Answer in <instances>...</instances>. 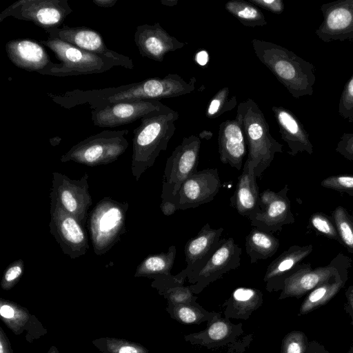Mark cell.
Masks as SVG:
<instances>
[{"instance_id": "cell-36", "label": "cell", "mask_w": 353, "mask_h": 353, "mask_svg": "<svg viewBox=\"0 0 353 353\" xmlns=\"http://www.w3.org/2000/svg\"><path fill=\"white\" fill-rule=\"evenodd\" d=\"M310 223L312 228L319 234L341 243L335 225L326 215L319 212L314 213L310 219Z\"/></svg>"}, {"instance_id": "cell-50", "label": "cell", "mask_w": 353, "mask_h": 353, "mask_svg": "<svg viewBox=\"0 0 353 353\" xmlns=\"http://www.w3.org/2000/svg\"><path fill=\"white\" fill-rule=\"evenodd\" d=\"M0 349H1L0 353H3V347H2L1 343H0Z\"/></svg>"}, {"instance_id": "cell-26", "label": "cell", "mask_w": 353, "mask_h": 353, "mask_svg": "<svg viewBox=\"0 0 353 353\" xmlns=\"http://www.w3.org/2000/svg\"><path fill=\"white\" fill-rule=\"evenodd\" d=\"M228 319H223L219 314L208 322V327L198 333L185 336L192 343L207 347H215L234 342L236 338L243 332L241 325H234Z\"/></svg>"}, {"instance_id": "cell-18", "label": "cell", "mask_w": 353, "mask_h": 353, "mask_svg": "<svg viewBox=\"0 0 353 353\" xmlns=\"http://www.w3.org/2000/svg\"><path fill=\"white\" fill-rule=\"evenodd\" d=\"M242 250L232 237L221 239L219 245L190 287L194 294L241 265Z\"/></svg>"}, {"instance_id": "cell-19", "label": "cell", "mask_w": 353, "mask_h": 353, "mask_svg": "<svg viewBox=\"0 0 353 353\" xmlns=\"http://www.w3.org/2000/svg\"><path fill=\"white\" fill-rule=\"evenodd\" d=\"M48 37L57 38L83 50L99 55L106 56L125 63L130 68H134L132 59L109 49L101 34L85 26L63 27L45 30Z\"/></svg>"}, {"instance_id": "cell-38", "label": "cell", "mask_w": 353, "mask_h": 353, "mask_svg": "<svg viewBox=\"0 0 353 353\" xmlns=\"http://www.w3.org/2000/svg\"><path fill=\"white\" fill-rule=\"evenodd\" d=\"M321 185L353 196V176L333 175L323 179Z\"/></svg>"}, {"instance_id": "cell-9", "label": "cell", "mask_w": 353, "mask_h": 353, "mask_svg": "<svg viewBox=\"0 0 353 353\" xmlns=\"http://www.w3.org/2000/svg\"><path fill=\"white\" fill-rule=\"evenodd\" d=\"M72 12L67 0H18L0 13V23L10 17L31 21L45 30L60 27Z\"/></svg>"}, {"instance_id": "cell-1", "label": "cell", "mask_w": 353, "mask_h": 353, "mask_svg": "<svg viewBox=\"0 0 353 353\" xmlns=\"http://www.w3.org/2000/svg\"><path fill=\"white\" fill-rule=\"evenodd\" d=\"M196 78L185 81L177 74L152 77L115 88L98 90H73L58 94L57 104L65 108L88 104L91 109L108 104L139 100H158L177 97L195 90Z\"/></svg>"}, {"instance_id": "cell-43", "label": "cell", "mask_w": 353, "mask_h": 353, "mask_svg": "<svg viewBox=\"0 0 353 353\" xmlns=\"http://www.w3.org/2000/svg\"><path fill=\"white\" fill-rule=\"evenodd\" d=\"M160 208L163 214L165 216H170L179 210L177 203L175 201H161Z\"/></svg>"}, {"instance_id": "cell-8", "label": "cell", "mask_w": 353, "mask_h": 353, "mask_svg": "<svg viewBox=\"0 0 353 353\" xmlns=\"http://www.w3.org/2000/svg\"><path fill=\"white\" fill-rule=\"evenodd\" d=\"M201 145L198 136L184 137L168 158L162 179L161 201H174L183 183L197 172Z\"/></svg>"}, {"instance_id": "cell-6", "label": "cell", "mask_w": 353, "mask_h": 353, "mask_svg": "<svg viewBox=\"0 0 353 353\" xmlns=\"http://www.w3.org/2000/svg\"><path fill=\"white\" fill-rule=\"evenodd\" d=\"M128 206L126 201L105 196L90 212L88 223L94 252L97 256L107 253L125 233Z\"/></svg>"}, {"instance_id": "cell-34", "label": "cell", "mask_w": 353, "mask_h": 353, "mask_svg": "<svg viewBox=\"0 0 353 353\" xmlns=\"http://www.w3.org/2000/svg\"><path fill=\"white\" fill-rule=\"evenodd\" d=\"M332 219L343 244L350 252L353 253V218L346 210L337 207L332 214Z\"/></svg>"}, {"instance_id": "cell-51", "label": "cell", "mask_w": 353, "mask_h": 353, "mask_svg": "<svg viewBox=\"0 0 353 353\" xmlns=\"http://www.w3.org/2000/svg\"><path fill=\"white\" fill-rule=\"evenodd\" d=\"M352 218H353V212H352Z\"/></svg>"}, {"instance_id": "cell-44", "label": "cell", "mask_w": 353, "mask_h": 353, "mask_svg": "<svg viewBox=\"0 0 353 353\" xmlns=\"http://www.w3.org/2000/svg\"><path fill=\"white\" fill-rule=\"evenodd\" d=\"M209 61V55L206 50H202L195 54V61L201 67L205 66Z\"/></svg>"}, {"instance_id": "cell-25", "label": "cell", "mask_w": 353, "mask_h": 353, "mask_svg": "<svg viewBox=\"0 0 353 353\" xmlns=\"http://www.w3.org/2000/svg\"><path fill=\"white\" fill-rule=\"evenodd\" d=\"M230 201L236 212L247 218L260 211V193L256 176L253 169L245 163Z\"/></svg>"}, {"instance_id": "cell-31", "label": "cell", "mask_w": 353, "mask_h": 353, "mask_svg": "<svg viewBox=\"0 0 353 353\" xmlns=\"http://www.w3.org/2000/svg\"><path fill=\"white\" fill-rule=\"evenodd\" d=\"M345 280L341 273L334 279L314 288L303 302L300 314H305L314 309L326 303L343 286Z\"/></svg>"}, {"instance_id": "cell-33", "label": "cell", "mask_w": 353, "mask_h": 353, "mask_svg": "<svg viewBox=\"0 0 353 353\" xmlns=\"http://www.w3.org/2000/svg\"><path fill=\"white\" fill-rule=\"evenodd\" d=\"M168 311L172 319L185 324L210 322L216 314L203 309L199 303H169Z\"/></svg>"}, {"instance_id": "cell-10", "label": "cell", "mask_w": 353, "mask_h": 353, "mask_svg": "<svg viewBox=\"0 0 353 353\" xmlns=\"http://www.w3.org/2000/svg\"><path fill=\"white\" fill-rule=\"evenodd\" d=\"M88 178L87 173L79 179H73L54 172L50 192V198L54 199L63 210L74 216L84 227L88 210L92 204Z\"/></svg>"}, {"instance_id": "cell-12", "label": "cell", "mask_w": 353, "mask_h": 353, "mask_svg": "<svg viewBox=\"0 0 353 353\" xmlns=\"http://www.w3.org/2000/svg\"><path fill=\"white\" fill-rule=\"evenodd\" d=\"M288 185L279 192L270 189L260 193V211L248 217L252 227L272 233L281 231L285 225L295 221L288 196Z\"/></svg>"}, {"instance_id": "cell-14", "label": "cell", "mask_w": 353, "mask_h": 353, "mask_svg": "<svg viewBox=\"0 0 353 353\" xmlns=\"http://www.w3.org/2000/svg\"><path fill=\"white\" fill-rule=\"evenodd\" d=\"M348 259L339 255L327 266L312 269L310 263H301L285 280L279 299L300 297L311 290L328 282L341 273Z\"/></svg>"}, {"instance_id": "cell-41", "label": "cell", "mask_w": 353, "mask_h": 353, "mask_svg": "<svg viewBox=\"0 0 353 353\" xmlns=\"http://www.w3.org/2000/svg\"><path fill=\"white\" fill-rule=\"evenodd\" d=\"M24 268V263L21 259L12 262L4 272L3 281L5 284H11L16 281L22 274Z\"/></svg>"}, {"instance_id": "cell-17", "label": "cell", "mask_w": 353, "mask_h": 353, "mask_svg": "<svg viewBox=\"0 0 353 353\" xmlns=\"http://www.w3.org/2000/svg\"><path fill=\"white\" fill-rule=\"evenodd\" d=\"M221 187L217 168H207L187 179L174 199L179 210L195 208L212 201Z\"/></svg>"}, {"instance_id": "cell-46", "label": "cell", "mask_w": 353, "mask_h": 353, "mask_svg": "<svg viewBox=\"0 0 353 353\" xmlns=\"http://www.w3.org/2000/svg\"><path fill=\"white\" fill-rule=\"evenodd\" d=\"M92 2L99 7L111 8L116 4L117 0H93Z\"/></svg>"}, {"instance_id": "cell-30", "label": "cell", "mask_w": 353, "mask_h": 353, "mask_svg": "<svg viewBox=\"0 0 353 353\" xmlns=\"http://www.w3.org/2000/svg\"><path fill=\"white\" fill-rule=\"evenodd\" d=\"M153 284H155L168 300L169 303H196L197 297L194 296L190 285L185 286V281L177 279L174 275L157 276Z\"/></svg>"}, {"instance_id": "cell-4", "label": "cell", "mask_w": 353, "mask_h": 353, "mask_svg": "<svg viewBox=\"0 0 353 353\" xmlns=\"http://www.w3.org/2000/svg\"><path fill=\"white\" fill-rule=\"evenodd\" d=\"M244 130L248 158L245 164L253 169L261 179L269 168L276 153L283 152V145L270 134L269 124L258 104L252 99L241 102L236 110Z\"/></svg>"}, {"instance_id": "cell-29", "label": "cell", "mask_w": 353, "mask_h": 353, "mask_svg": "<svg viewBox=\"0 0 353 353\" xmlns=\"http://www.w3.org/2000/svg\"><path fill=\"white\" fill-rule=\"evenodd\" d=\"M176 254V246L170 245L166 252L147 256L137 266L135 276L152 278L170 276Z\"/></svg>"}, {"instance_id": "cell-47", "label": "cell", "mask_w": 353, "mask_h": 353, "mask_svg": "<svg viewBox=\"0 0 353 353\" xmlns=\"http://www.w3.org/2000/svg\"><path fill=\"white\" fill-rule=\"evenodd\" d=\"M119 353H139V351L132 346H123L119 349Z\"/></svg>"}, {"instance_id": "cell-48", "label": "cell", "mask_w": 353, "mask_h": 353, "mask_svg": "<svg viewBox=\"0 0 353 353\" xmlns=\"http://www.w3.org/2000/svg\"><path fill=\"white\" fill-rule=\"evenodd\" d=\"M177 0H163L161 1V3L165 6H173L177 3Z\"/></svg>"}, {"instance_id": "cell-20", "label": "cell", "mask_w": 353, "mask_h": 353, "mask_svg": "<svg viewBox=\"0 0 353 353\" xmlns=\"http://www.w3.org/2000/svg\"><path fill=\"white\" fill-rule=\"evenodd\" d=\"M134 40L142 57L158 62H162L168 52L181 49L185 45L171 36L159 22L138 26Z\"/></svg>"}, {"instance_id": "cell-21", "label": "cell", "mask_w": 353, "mask_h": 353, "mask_svg": "<svg viewBox=\"0 0 353 353\" xmlns=\"http://www.w3.org/2000/svg\"><path fill=\"white\" fill-rule=\"evenodd\" d=\"M247 142L241 120L237 115L219 126L218 151L223 163L241 170L247 154Z\"/></svg>"}, {"instance_id": "cell-5", "label": "cell", "mask_w": 353, "mask_h": 353, "mask_svg": "<svg viewBox=\"0 0 353 353\" xmlns=\"http://www.w3.org/2000/svg\"><path fill=\"white\" fill-rule=\"evenodd\" d=\"M39 43L51 50L61 61L45 75L64 77L99 74L117 66L130 70L122 61L83 50L57 38L48 37Z\"/></svg>"}, {"instance_id": "cell-7", "label": "cell", "mask_w": 353, "mask_h": 353, "mask_svg": "<svg viewBox=\"0 0 353 353\" xmlns=\"http://www.w3.org/2000/svg\"><path fill=\"white\" fill-rule=\"evenodd\" d=\"M128 130H104L73 145L61 157L62 163L74 161L90 167L106 165L118 159L128 147Z\"/></svg>"}, {"instance_id": "cell-32", "label": "cell", "mask_w": 353, "mask_h": 353, "mask_svg": "<svg viewBox=\"0 0 353 353\" xmlns=\"http://www.w3.org/2000/svg\"><path fill=\"white\" fill-rule=\"evenodd\" d=\"M225 8L245 26L254 28L268 24L263 13L250 1L230 0Z\"/></svg>"}, {"instance_id": "cell-37", "label": "cell", "mask_w": 353, "mask_h": 353, "mask_svg": "<svg viewBox=\"0 0 353 353\" xmlns=\"http://www.w3.org/2000/svg\"><path fill=\"white\" fill-rule=\"evenodd\" d=\"M338 112L348 122H353V74L346 82L341 92Z\"/></svg>"}, {"instance_id": "cell-39", "label": "cell", "mask_w": 353, "mask_h": 353, "mask_svg": "<svg viewBox=\"0 0 353 353\" xmlns=\"http://www.w3.org/2000/svg\"><path fill=\"white\" fill-rule=\"evenodd\" d=\"M305 336L299 331L288 334L282 341L281 353H305Z\"/></svg>"}, {"instance_id": "cell-15", "label": "cell", "mask_w": 353, "mask_h": 353, "mask_svg": "<svg viewBox=\"0 0 353 353\" xmlns=\"http://www.w3.org/2000/svg\"><path fill=\"white\" fill-rule=\"evenodd\" d=\"M166 107L158 100L119 102L92 109L91 119L95 126L114 128L134 122Z\"/></svg>"}, {"instance_id": "cell-45", "label": "cell", "mask_w": 353, "mask_h": 353, "mask_svg": "<svg viewBox=\"0 0 353 353\" xmlns=\"http://www.w3.org/2000/svg\"><path fill=\"white\" fill-rule=\"evenodd\" d=\"M0 314L1 316L6 319H11L14 316V310L8 305H3L1 307Z\"/></svg>"}, {"instance_id": "cell-13", "label": "cell", "mask_w": 353, "mask_h": 353, "mask_svg": "<svg viewBox=\"0 0 353 353\" xmlns=\"http://www.w3.org/2000/svg\"><path fill=\"white\" fill-rule=\"evenodd\" d=\"M223 228H212L205 223L199 232L186 243L184 248L186 267L174 276L181 281L188 280L191 285L199 272L218 248Z\"/></svg>"}, {"instance_id": "cell-24", "label": "cell", "mask_w": 353, "mask_h": 353, "mask_svg": "<svg viewBox=\"0 0 353 353\" xmlns=\"http://www.w3.org/2000/svg\"><path fill=\"white\" fill-rule=\"evenodd\" d=\"M272 110L278 124L281 139L288 144L291 156L306 152L312 154L313 145L310 136L297 117L290 110L283 106H273Z\"/></svg>"}, {"instance_id": "cell-42", "label": "cell", "mask_w": 353, "mask_h": 353, "mask_svg": "<svg viewBox=\"0 0 353 353\" xmlns=\"http://www.w3.org/2000/svg\"><path fill=\"white\" fill-rule=\"evenodd\" d=\"M249 1L256 6L276 14H281L284 10V3L282 0H250Z\"/></svg>"}, {"instance_id": "cell-23", "label": "cell", "mask_w": 353, "mask_h": 353, "mask_svg": "<svg viewBox=\"0 0 353 353\" xmlns=\"http://www.w3.org/2000/svg\"><path fill=\"white\" fill-rule=\"evenodd\" d=\"M313 246L294 245L282 252L267 267L263 281L269 292L282 290L285 280L312 251Z\"/></svg>"}, {"instance_id": "cell-27", "label": "cell", "mask_w": 353, "mask_h": 353, "mask_svg": "<svg viewBox=\"0 0 353 353\" xmlns=\"http://www.w3.org/2000/svg\"><path fill=\"white\" fill-rule=\"evenodd\" d=\"M263 303V294L257 289L240 287L235 289L224 304L225 319H247Z\"/></svg>"}, {"instance_id": "cell-28", "label": "cell", "mask_w": 353, "mask_h": 353, "mask_svg": "<svg viewBox=\"0 0 353 353\" xmlns=\"http://www.w3.org/2000/svg\"><path fill=\"white\" fill-rule=\"evenodd\" d=\"M279 241L272 233L253 227L245 237V252L250 263L272 257L279 248Z\"/></svg>"}, {"instance_id": "cell-11", "label": "cell", "mask_w": 353, "mask_h": 353, "mask_svg": "<svg viewBox=\"0 0 353 353\" xmlns=\"http://www.w3.org/2000/svg\"><path fill=\"white\" fill-rule=\"evenodd\" d=\"M50 232L62 252L72 259L84 255L89 249L85 227L53 199H50Z\"/></svg>"}, {"instance_id": "cell-40", "label": "cell", "mask_w": 353, "mask_h": 353, "mask_svg": "<svg viewBox=\"0 0 353 353\" xmlns=\"http://www.w3.org/2000/svg\"><path fill=\"white\" fill-rule=\"evenodd\" d=\"M336 151L345 159L353 161V132H345L341 135Z\"/></svg>"}, {"instance_id": "cell-35", "label": "cell", "mask_w": 353, "mask_h": 353, "mask_svg": "<svg viewBox=\"0 0 353 353\" xmlns=\"http://www.w3.org/2000/svg\"><path fill=\"white\" fill-rule=\"evenodd\" d=\"M237 105L236 95H231L228 87L221 88L211 99L205 111L209 119H215L225 112L232 110Z\"/></svg>"}, {"instance_id": "cell-3", "label": "cell", "mask_w": 353, "mask_h": 353, "mask_svg": "<svg viewBox=\"0 0 353 353\" xmlns=\"http://www.w3.org/2000/svg\"><path fill=\"white\" fill-rule=\"evenodd\" d=\"M179 118L178 112L167 106L140 119L132 139L131 170L136 181L154 165L160 152L166 150Z\"/></svg>"}, {"instance_id": "cell-49", "label": "cell", "mask_w": 353, "mask_h": 353, "mask_svg": "<svg viewBox=\"0 0 353 353\" xmlns=\"http://www.w3.org/2000/svg\"><path fill=\"white\" fill-rule=\"evenodd\" d=\"M348 298L353 310V287H350L348 290Z\"/></svg>"}, {"instance_id": "cell-22", "label": "cell", "mask_w": 353, "mask_h": 353, "mask_svg": "<svg viewBox=\"0 0 353 353\" xmlns=\"http://www.w3.org/2000/svg\"><path fill=\"white\" fill-rule=\"evenodd\" d=\"M5 48L8 57L15 66L29 72L45 75L55 65L41 44L28 38L10 40Z\"/></svg>"}, {"instance_id": "cell-16", "label": "cell", "mask_w": 353, "mask_h": 353, "mask_svg": "<svg viewBox=\"0 0 353 353\" xmlns=\"http://www.w3.org/2000/svg\"><path fill=\"white\" fill-rule=\"evenodd\" d=\"M323 21L315 30L323 42L353 40V0H338L321 6Z\"/></svg>"}, {"instance_id": "cell-2", "label": "cell", "mask_w": 353, "mask_h": 353, "mask_svg": "<svg viewBox=\"0 0 353 353\" xmlns=\"http://www.w3.org/2000/svg\"><path fill=\"white\" fill-rule=\"evenodd\" d=\"M251 44L258 59L294 99L313 94L316 76L312 63L270 41L254 39Z\"/></svg>"}]
</instances>
